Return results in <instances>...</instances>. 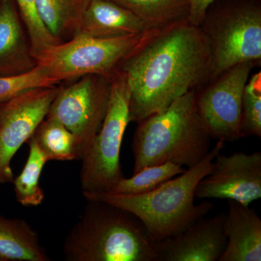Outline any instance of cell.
I'll list each match as a JSON object with an SVG mask.
<instances>
[{"label":"cell","instance_id":"26","mask_svg":"<svg viewBox=\"0 0 261 261\" xmlns=\"http://www.w3.org/2000/svg\"><path fill=\"white\" fill-rule=\"evenodd\" d=\"M0 261H3V260H2V259H1V258H0Z\"/></svg>","mask_w":261,"mask_h":261},{"label":"cell","instance_id":"22","mask_svg":"<svg viewBox=\"0 0 261 261\" xmlns=\"http://www.w3.org/2000/svg\"><path fill=\"white\" fill-rule=\"evenodd\" d=\"M15 2L28 35L34 58L48 48L59 44L44 25L38 9L37 0H15Z\"/></svg>","mask_w":261,"mask_h":261},{"label":"cell","instance_id":"10","mask_svg":"<svg viewBox=\"0 0 261 261\" xmlns=\"http://www.w3.org/2000/svg\"><path fill=\"white\" fill-rule=\"evenodd\" d=\"M59 86L30 89L0 104V184L13 182L12 160L47 117Z\"/></svg>","mask_w":261,"mask_h":261},{"label":"cell","instance_id":"2","mask_svg":"<svg viewBox=\"0 0 261 261\" xmlns=\"http://www.w3.org/2000/svg\"><path fill=\"white\" fill-rule=\"evenodd\" d=\"M225 147L219 140L200 162L152 191L139 195L82 192L87 200H98L124 209L143 223L154 243L177 236L214 207L210 201L195 205L196 187L212 171L214 161Z\"/></svg>","mask_w":261,"mask_h":261},{"label":"cell","instance_id":"8","mask_svg":"<svg viewBox=\"0 0 261 261\" xmlns=\"http://www.w3.org/2000/svg\"><path fill=\"white\" fill-rule=\"evenodd\" d=\"M112 78L87 75L59 86L46 118L61 122L75 139L82 159L102 127L109 106Z\"/></svg>","mask_w":261,"mask_h":261},{"label":"cell","instance_id":"20","mask_svg":"<svg viewBox=\"0 0 261 261\" xmlns=\"http://www.w3.org/2000/svg\"><path fill=\"white\" fill-rule=\"evenodd\" d=\"M33 137L48 161L78 160L74 135L61 122L45 118Z\"/></svg>","mask_w":261,"mask_h":261},{"label":"cell","instance_id":"5","mask_svg":"<svg viewBox=\"0 0 261 261\" xmlns=\"http://www.w3.org/2000/svg\"><path fill=\"white\" fill-rule=\"evenodd\" d=\"M199 27L211 49L207 82L238 63L261 61V0H216Z\"/></svg>","mask_w":261,"mask_h":261},{"label":"cell","instance_id":"4","mask_svg":"<svg viewBox=\"0 0 261 261\" xmlns=\"http://www.w3.org/2000/svg\"><path fill=\"white\" fill-rule=\"evenodd\" d=\"M211 137L196 107L195 90L138 122L132 142L134 172L171 162L193 167L211 150Z\"/></svg>","mask_w":261,"mask_h":261},{"label":"cell","instance_id":"6","mask_svg":"<svg viewBox=\"0 0 261 261\" xmlns=\"http://www.w3.org/2000/svg\"><path fill=\"white\" fill-rule=\"evenodd\" d=\"M130 87L126 75L118 70L111 80L109 106L102 127L82 158V192H110L122 178L120 155L130 122Z\"/></svg>","mask_w":261,"mask_h":261},{"label":"cell","instance_id":"25","mask_svg":"<svg viewBox=\"0 0 261 261\" xmlns=\"http://www.w3.org/2000/svg\"><path fill=\"white\" fill-rule=\"evenodd\" d=\"M216 0H189L190 14L188 20L190 23L199 27L202 22L207 7Z\"/></svg>","mask_w":261,"mask_h":261},{"label":"cell","instance_id":"15","mask_svg":"<svg viewBox=\"0 0 261 261\" xmlns=\"http://www.w3.org/2000/svg\"><path fill=\"white\" fill-rule=\"evenodd\" d=\"M130 10L110 0H91L80 33L101 39L144 34L152 30Z\"/></svg>","mask_w":261,"mask_h":261},{"label":"cell","instance_id":"7","mask_svg":"<svg viewBox=\"0 0 261 261\" xmlns=\"http://www.w3.org/2000/svg\"><path fill=\"white\" fill-rule=\"evenodd\" d=\"M149 32L113 39L80 33L67 42L48 48L35 59L37 65L60 84L87 75L112 78L122 61Z\"/></svg>","mask_w":261,"mask_h":261},{"label":"cell","instance_id":"12","mask_svg":"<svg viewBox=\"0 0 261 261\" xmlns=\"http://www.w3.org/2000/svg\"><path fill=\"white\" fill-rule=\"evenodd\" d=\"M226 213L201 218L176 237L155 243L157 261H219L226 246Z\"/></svg>","mask_w":261,"mask_h":261},{"label":"cell","instance_id":"21","mask_svg":"<svg viewBox=\"0 0 261 261\" xmlns=\"http://www.w3.org/2000/svg\"><path fill=\"white\" fill-rule=\"evenodd\" d=\"M186 170L181 165L171 162L149 166L133 174L129 178H122L110 192L120 195L147 193L181 174Z\"/></svg>","mask_w":261,"mask_h":261},{"label":"cell","instance_id":"11","mask_svg":"<svg viewBox=\"0 0 261 261\" xmlns=\"http://www.w3.org/2000/svg\"><path fill=\"white\" fill-rule=\"evenodd\" d=\"M261 197V152L217 154L212 171L196 187L195 199L234 200L249 205Z\"/></svg>","mask_w":261,"mask_h":261},{"label":"cell","instance_id":"3","mask_svg":"<svg viewBox=\"0 0 261 261\" xmlns=\"http://www.w3.org/2000/svg\"><path fill=\"white\" fill-rule=\"evenodd\" d=\"M88 202L63 244L68 261H157L155 243L137 216L98 200Z\"/></svg>","mask_w":261,"mask_h":261},{"label":"cell","instance_id":"17","mask_svg":"<svg viewBox=\"0 0 261 261\" xmlns=\"http://www.w3.org/2000/svg\"><path fill=\"white\" fill-rule=\"evenodd\" d=\"M91 0H37L44 25L58 43L80 34L84 14Z\"/></svg>","mask_w":261,"mask_h":261},{"label":"cell","instance_id":"9","mask_svg":"<svg viewBox=\"0 0 261 261\" xmlns=\"http://www.w3.org/2000/svg\"><path fill=\"white\" fill-rule=\"evenodd\" d=\"M260 64L257 61L238 63L196 89V107L211 138L224 142L243 138L240 126L244 88L251 70Z\"/></svg>","mask_w":261,"mask_h":261},{"label":"cell","instance_id":"24","mask_svg":"<svg viewBox=\"0 0 261 261\" xmlns=\"http://www.w3.org/2000/svg\"><path fill=\"white\" fill-rule=\"evenodd\" d=\"M59 84L38 65L34 69L23 74L0 77V104L30 89L54 87Z\"/></svg>","mask_w":261,"mask_h":261},{"label":"cell","instance_id":"16","mask_svg":"<svg viewBox=\"0 0 261 261\" xmlns=\"http://www.w3.org/2000/svg\"><path fill=\"white\" fill-rule=\"evenodd\" d=\"M0 258L3 261H49L37 231L25 220L0 214Z\"/></svg>","mask_w":261,"mask_h":261},{"label":"cell","instance_id":"23","mask_svg":"<svg viewBox=\"0 0 261 261\" xmlns=\"http://www.w3.org/2000/svg\"><path fill=\"white\" fill-rule=\"evenodd\" d=\"M240 132L242 137H261V72L252 75L244 88Z\"/></svg>","mask_w":261,"mask_h":261},{"label":"cell","instance_id":"14","mask_svg":"<svg viewBox=\"0 0 261 261\" xmlns=\"http://www.w3.org/2000/svg\"><path fill=\"white\" fill-rule=\"evenodd\" d=\"M224 221L226 246L219 261H260L261 219L255 210L228 200Z\"/></svg>","mask_w":261,"mask_h":261},{"label":"cell","instance_id":"1","mask_svg":"<svg viewBox=\"0 0 261 261\" xmlns=\"http://www.w3.org/2000/svg\"><path fill=\"white\" fill-rule=\"evenodd\" d=\"M211 53L200 27L180 20L149 31L118 70L130 87V122L164 111L208 81Z\"/></svg>","mask_w":261,"mask_h":261},{"label":"cell","instance_id":"13","mask_svg":"<svg viewBox=\"0 0 261 261\" xmlns=\"http://www.w3.org/2000/svg\"><path fill=\"white\" fill-rule=\"evenodd\" d=\"M37 65L15 0H0V77L23 74Z\"/></svg>","mask_w":261,"mask_h":261},{"label":"cell","instance_id":"19","mask_svg":"<svg viewBox=\"0 0 261 261\" xmlns=\"http://www.w3.org/2000/svg\"><path fill=\"white\" fill-rule=\"evenodd\" d=\"M27 143L29 146L28 159L21 173L13 179V183L19 203L25 207H34L41 205L44 199V191L39 186V178L48 160L33 135Z\"/></svg>","mask_w":261,"mask_h":261},{"label":"cell","instance_id":"18","mask_svg":"<svg viewBox=\"0 0 261 261\" xmlns=\"http://www.w3.org/2000/svg\"><path fill=\"white\" fill-rule=\"evenodd\" d=\"M130 10L151 29L188 20L189 0H110Z\"/></svg>","mask_w":261,"mask_h":261}]
</instances>
